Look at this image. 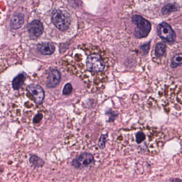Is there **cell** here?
<instances>
[{"label":"cell","instance_id":"6da1fadb","mask_svg":"<svg viewBox=\"0 0 182 182\" xmlns=\"http://www.w3.org/2000/svg\"><path fill=\"white\" fill-rule=\"evenodd\" d=\"M164 134L155 129L140 128L128 133V144L133 151L143 154H155L164 144Z\"/></svg>","mask_w":182,"mask_h":182},{"label":"cell","instance_id":"7a4b0ae2","mask_svg":"<svg viewBox=\"0 0 182 182\" xmlns=\"http://www.w3.org/2000/svg\"><path fill=\"white\" fill-rule=\"evenodd\" d=\"M131 21L135 25L136 28L134 35L138 39L146 37L151 30V24L146 19L138 14L133 15Z\"/></svg>","mask_w":182,"mask_h":182},{"label":"cell","instance_id":"3957f363","mask_svg":"<svg viewBox=\"0 0 182 182\" xmlns=\"http://www.w3.org/2000/svg\"><path fill=\"white\" fill-rule=\"evenodd\" d=\"M86 64V70L90 73L103 72L105 70V62L97 52H93L88 56Z\"/></svg>","mask_w":182,"mask_h":182},{"label":"cell","instance_id":"277c9868","mask_svg":"<svg viewBox=\"0 0 182 182\" xmlns=\"http://www.w3.org/2000/svg\"><path fill=\"white\" fill-rule=\"evenodd\" d=\"M52 20L55 26L61 31L67 30L71 24L70 18L59 10H54L52 11Z\"/></svg>","mask_w":182,"mask_h":182},{"label":"cell","instance_id":"5b68a950","mask_svg":"<svg viewBox=\"0 0 182 182\" xmlns=\"http://www.w3.org/2000/svg\"><path fill=\"white\" fill-rule=\"evenodd\" d=\"M159 37L166 42H173L176 39V33L171 25L165 22L160 24L157 28Z\"/></svg>","mask_w":182,"mask_h":182},{"label":"cell","instance_id":"8992f818","mask_svg":"<svg viewBox=\"0 0 182 182\" xmlns=\"http://www.w3.org/2000/svg\"><path fill=\"white\" fill-rule=\"evenodd\" d=\"M94 160L93 156L89 153H83L73 160L72 165L76 168H84L89 166Z\"/></svg>","mask_w":182,"mask_h":182},{"label":"cell","instance_id":"52a82bcc","mask_svg":"<svg viewBox=\"0 0 182 182\" xmlns=\"http://www.w3.org/2000/svg\"><path fill=\"white\" fill-rule=\"evenodd\" d=\"M27 90L33 96L35 103L40 104L45 98V91L42 87L39 85L30 84L26 88Z\"/></svg>","mask_w":182,"mask_h":182},{"label":"cell","instance_id":"ba28073f","mask_svg":"<svg viewBox=\"0 0 182 182\" xmlns=\"http://www.w3.org/2000/svg\"><path fill=\"white\" fill-rule=\"evenodd\" d=\"M27 30L30 39H36L42 34L43 27L41 21L38 20H34L28 24Z\"/></svg>","mask_w":182,"mask_h":182},{"label":"cell","instance_id":"9c48e42d","mask_svg":"<svg viewBox=\"0 0 182 182\" xmlns=\"http://www.w3.org/2000/svg\"><path fill=\"white\" fill-rule=\"evenodd\" d=\"M61 75L58 71L52 69L49 73L47 79L48 88H54L57 86L61 81Z\"/></svg>","mask_w":182,"mask_h":182},{"label":"cell","instance_id":"30bf717a","mask_svg":"<svg viewBox=\"0 0 182 182\" xmlns=\"http://www.w3.org/2000/svg\"><path fill=\"white\" fill-rule=\"evenodd\" d=\"M24 23V16L21 13H16L11 18L10 25L12 29L17 30L20 28Z\"/></svg>","mask_w":182,"mask_h":182},{"label":"cell","instance_id":"8fae6325","mask_svg":"<svg viewBox=\"0 0 182 182\" xmlns=\"http://www.w3.org/2000/svg\"><path fill=\"white\" fill-rule=\"evenodd\" d=\"M38 50L43 55H50L54 53L55 47L51 43L45 42L38 46Z\"/></svg>","mask_w":182,"mask_h":182},{"label":"cell","instance_id":"7c38bea8","mask_svg":"<svg viewBox=\"0 0 182 182\" xmlns=\"http://www.w3.org/2000/svg\"><path fill=\"white\" fill-rule=\"evenodd\" d=\"M26 79V75L25 73H20L14 77L12 81V87L14 90H19L23 86L24 82Z\"/></svg>","mask_w":182,"mask_h":182},{"label":"cell","instance_id":"4fadbf2b","mask_svg":"<svg viewBox=\"0 0 182 182\" xmlns=\"http://www.w3.org/2000/svg\"><path fill=\"white\" fill-rule=\"evenodd\" d=\"M179 10V6L174 3H170L165 5L161 10V13L164 15H166L173 12L177 11Z\"/></svg>","mask_w":182,"mask_h":182},{"label":"cell","instance_id":"5bb4252c","mask_svg":"<svg viewBox=\"0 0 182 182\" xmlns=\"http://www.w3.org/2000/svg\"><path fill=\"white\" fill-rule=\"evenodd\" d=\"M166 45L163 42L157 43L155 48V55L158 58H160L164 56L166 50Z\"/></svg>","mask_w":182,"mask_h":182},{"label":"cell","instance_id":"9a60e30c","mask_svg":"<svg viewBox=\"0 0 182 182\" xmlns=\"http://www.w3.org/2000/svg\"><path fill=\"white\" fill-rule=\"evenodd\" d=\"M30 164H32V166H34L35 168L41 167L45 164V162L42 159H41L39 156H36L35 155H30Z\"/></svg>","mask_w":182,"mask_h":182},{"label":"cell","instance_id":"2e32d148","mask_svg":"<svg viewBox=\"0 0 182 182\" xmlns=\"http://www.w3.org/2000/svg\"><path fill=\"white\" fill-rule=\"evenodd\" d=\"M182 65V54H178L174 56L171 61V67L176 68Z\"/></svg>","mask_w":182,"mask_h":182},{"label":"cell","instance_id":"e0dca14e","mask_svg":"<svg viewBox=\"0 0 182 182\" xmlns=\"http://www.w3.org/2000/svg\"><path fill=\"white\" fill-rule=\"evenodd\" d=\"M108 141V135H102L98 140V145L100 149H104L105 147V144Z\"/></svg>","mask_w":182,"mask_h":182},{"label":"cell","instance_id":"ac0fdd59","mask_svg":"<svg viewBox=\"0 0 182 182\" xmlns=\"http://www.w3.org/2000/svg\"><path fill=\"white\" fill-rule=\"evenodd\" d=\"M73 88L72 85L70 83H67L65 84V86L63 90V93L64 95H68L72 93Z\"/></svg>","mask_w":182,"mask_h":182},{"label":"cell","instance_id":"d6986e66","mask_svg":"<svg viewBox=\"0 0 182 182\" xmlns=\"http://www.w3.org/2000/svg\"><path fill=\"white\" fill-rule=\"evenodd\" d=\"M140 48L141 50H142V52H143L144 55L147 54L149 51V48H150V43L143 45L140 47Z\"/></svg>","mask_w":182,"mask_h":182},{"label":"cell","instance_id":"ffe728a7","mask_svg":"<svg viewBox=\"0 0 182 182\" xmlns=\"http://www.w3.org/2000/svg\"><path fill=\"white\" fill-rule=\"evenodd\" d=\"M42 118H43V115L42 114H37L35 115L34 118L33 119V122L34 124H37L42 120Z\"/></svg>","mask_w":182,"mask_h":182},{"label":"cell","instance_id":"44dd1931","mask_svg":"<svg viewBox=\"0 0 182 182\" xmlns=\"http://www.w3.org/2000/svg\"><path fill=\"white\" fill-rule=\"evenodd\" d=\"M175 180H176V181H175L174 180H172V182H182V181H181V180H179V179H178V178H176V179H175Z\"/></svg>","mask_w":182,"mask_h":182}]
</instances>
